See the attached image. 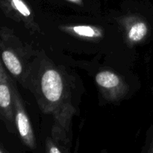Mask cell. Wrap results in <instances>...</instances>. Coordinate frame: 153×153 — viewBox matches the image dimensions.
<instances>
[{"mask_svg":"<svg viewBox=\"0 0 153 153\" xmlns=\"http://www.w3.org/2000/svg\"><path fill=\"white\" fill-rule=\"evenodd\" d=\"M0 108L2 120L10 131L14 132L16 123L11 85L2 64L0 67Z\"/></svg>","mask_w":153,"mask_h":153,"instance_id":"6da1fadb","label":"cell"},{"mask_svg":"<svg viewBox=\"0 0 153 153\" xmlns=\"http://www.w3.org/2000/svg\"><path fill=\"white\" fill-rule=\"evenodd\" d=\"M10 85H11L13 105H14L16 126L23 143L29 148L33 149L35 146V143H34V134H33L31 123L26 114L19 93L16 91V86L12 83L11 81H10Z\"/></svg>","mask_w":153,"mask_h":153,"instance_id":"7a4b0ae2","label":"cell"},{"mask_svg":"<svg viewBox=\"0 0 153 153\" xmlns=\"http://www.w3.org/2000/svg\"><path fill=\"white\" fill-rule=\"evenodd\" d=\"M1 8L7 16L16 21H22L29 28L37 29L32 12L24 0H1Z\"/></svg>","mask_w":153,"mask_h":153,"instance_id":"3957f363","label":"cell"},{"mask_svg":"<svg viewBox=\"0 0 153 153\" xmlns=\"http://www.w3.org/2000/svg\"><path fill=\"white\" fill-rule=\"evenodd\" d=\"M63 81L57 70L49 69L46 70L41 79V90L46 100L56 103L61 100L63 94Z\"/></svg>","mask_w":153,"mask_h":153,"instance_id":"277c9868","label":"cell"},{"mask_svg":"<svg viewBox=\"0 0 153 153\" xmlns=\"http://www.w3.org/2000/svg\"><path fill=\"white\" fill-rule=\"evenodd\" d=\"M1 59L4 66L7 67L10 73L14 76H20L22 72V67L18 57L11 51L8 49L2 50Z\"/></svg>","mask_w":153,"mask_h":153,"instance_id":"5b68a950","label":"cell"},{"mask_svg":"<svg viewBox=\"0 0 153 153\" xmlns=\"http://www.w3.org/2000/svg\"><path fill=\"white\" fill-rule=\"evenodd\" d=\"M96 82L100 87L106 89H112L120 85L119 77L110 71H102L96 76Z\"/></svg>","mask_w":153,"mask_h":153,"instance_id":"8992f818","label":"cell"},{"mask_svg":"<svg viewBox=\"0 0 153 153\" xmlns=\"http://www.w3.org/2000/svg\"><path fill=\"white\" fill-rule=\"evenodd\" d=\"M147 33V26L144 22H137L130 28L128 31V38L131 41L137 42L141 40Z\"/></svg>","mask_w":153,"mask_h":153,"instance_id":"52a82bcc","label":"cell"},{"mask_svg":"<svg viewBox=\"0 0 153 153\" xmlns=\"http://www.w3.org/2000/svg\"><path fill=\"white\" fill-rule=\"evenodd\" d=\"M73 31L76 34L80 36L88 37H95L100 36V33L96 31L92 27L88 26V25H79V26H74L73 28Z\"/></svg>","mask_w":153,"mask_h":153,"instance_id":"ba28073f","label":"cell"},{"mask_svg":"<svg viewBox=\"0 0 153 153\" xmlns=\"http://www.w3.org/2000/svg\"><path fill=\"white\" fill-rule=\"evenodd\" d=\"M49 152L50 153H56V152H61V151L58 149H57L55 146H52L50 149L49 150Z\"/></svg>","mask_w":153,"mask_h":153,"instance_id":"9c48e42d","label":"cell"},{"mask_svg":"<svg viewBox=\"0 0 153 153\" xmlns=\"http://www.w3.org/2000/svg\"><path fill=\"white\" fill-rule=\"evenodd\" d=\"M70 1H74V2H79V1H81V0H70Z\"/></svg>","mask_w":153,"mask_h":153,"instance_id":"30bf717a","label":"cell"}]
</instances>
